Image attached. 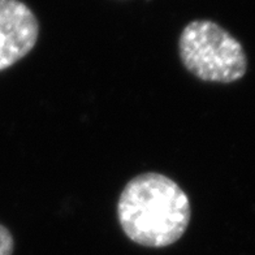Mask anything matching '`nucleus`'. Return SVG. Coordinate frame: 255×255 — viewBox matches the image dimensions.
Segmentation results:
<instances>
[{"label":"nucleus","instance_id":"20e7f679","mask_svg":"<svg viewBox=\"0 0 255 255\" xmlns=\"http://www.w3.org/2000/svg\"><path fill=\"white\" fill-rule=\"evenodd\" d=\"M14 252V239L5 225L0 224V255H12Z\"/></svg>","mask_w":255,"mask_h":255},{"label":"nucleus","instance_id":"f257e3e1","mask_svg":"<svg viewBox=\"0 0 255 255\" xmlns=\"http://www.w3.org/2000/svg\"><path fill=\"white\" fill-rule=\"evenodd\" d=\"M191 218L189 197L168 176L146 172L125 185L118 219L128 239L144 248H167L181 239Z\"/></svg>","mask_w":255,"mask_h":255},{"label":"nucleus","instance_id":"7ed1b4c3","mask_svg":"<svg viewBox=\"0 0 255 255\" xmlns=\"http://www.w3.org/2000/svg\"><path fill=\"white\" fill-rule=\"evenodd\" d=\"M39 21L21 0H0V72L24 59L35 47Z\"/></svg>","mask_w":255,"mask_h":255},{"label":"nucleus","instance_id":"f03ea898","mask_svg":"<svg viewBox=\"0 0 255 255\" xmlns=\"http://www.w3.org/2000/svg\"><path fill=\"white\" fill-rule=\"evenodd\" d=\"M178 54L186 71L205 82L232 84L248 71V56L240 40L210 20L191 21L182 29Z\"/></svg>","mask_w":255,"mask_h":255}]
</instances>
